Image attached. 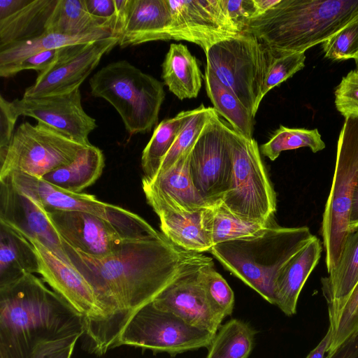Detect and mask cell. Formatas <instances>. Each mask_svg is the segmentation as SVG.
<instances>
[{
    "mask_svg": "<svg viewBox=\"0 0 358 358\" xmlns=\"http://www.w3.org/2000/svg\"><path fill=\"white\" fill-rule=\"evenodd\" d=\"M64 244L72 266L92 287L103 313L95 335L85 346L99 356L117 347L131 317L152 302L184 266L201 254L176 245L162 232L127 240L103 258Z\"/></svg>",
    "mask_w": 358,
    "mask_h": 358,
    "instance_id": "cell-1",
    "label": "cell"
},
{
    "mask_svg": "<svg viewBox=\"0 0 358 358\" xmlns=\"http://www.w3.org/2000/svg\"><path fill=\"white\" fill-rule=\"evenodd\" d=\"M83 333L82 317L35 274L0 288V358H29L41 343Z\"/></svg>",
    "mask_w": 358,
    "mask_h": 358,
    "instance_id": "cell-2",
    "label": "cell"
},
{
    "mask_svg": "<svg viewBox=\"0 0 358 358\" xmlns=\"http://www.w3.org/2000/svg\"><path fill=\"white\" fill-rule=\"evenodd\" d=\"M358 17V0H280L251 19L242 33L274 57L305 52Z\"/></svg>",
    "mask_w": 358,
    "mask_h": 358,
    "instance_id": "cell-3",
    "label": "cell"
},
{
    "mask_svg": "<svg viewBox=\"0 0 358 358\" xmlns=\"http://www.w3.org/2000/svg\"><path fill=\"white\" fill-rule=\"evenodd\" d=\"M307 227L275 223L258 235L213 245L210 252L232 274L271 304L282 266L314 238Z\"/></svg>",
    "mask_w": 358,
    "mask_h": 358,
    "instance_id": "cell-4",
    "label": "cell"
},
{
    "mask_svg": "<svg viewBox=\"0 0 358 358\" xmlns=\"http://www.w3.org/2000/svg\"><path fill=\"white\" fill-rule=\"evenodd\" d=\"M91 94L110 103L130 135L150 131L165 99L164 83L127 60L109 63L89 80Z\"/></svg>",
    "mask_w": 358,
    "mask_h": 358,
    "instance_id": "cell-5",
    "label": "cell"
},
{
    "mask_svg": "<svg viewBox=\"0 0 358 358\" xmlns=\"http://www.w3.org/2000/svg\"><path fill=\"white\" fill-rule=\"evenodd\" d=\"M206 69L229 89L255 117L264 81L274 57L251 34L220 41L205 52Z\"/></svg>",
    "mask_w": 358,
    "mask_h": 358,
    "instance_id": "cell-6",
    "label": "cell"
},
{
    "mask_svg": "<svg viewBox=\"0 0 358 358\" xmlns=\"http://www.w3.org/2000/svg\"><path fill=\"white\" fill-rule=\"evenodd\" d=\"M357 179L358 116H348L338 140L332 185L321 227L328 273L336 267L350 231L351 200Z\"/></svg>",
    "mask_w": 358,
    "mask_h": 358,
    "instance_id": "cell-7",
    "label": "cell"
},
{
    "mask_svg": "<svg viewBox=\"0 0 358 358\" xmlns=\"http://www.w3.org/2000/svg\"><path fill=\"white\" fill-rule=\"evenodd\" d=\"M229 132L233 157L232 178L229 190L221 202L241 219L255 222L274 220L276 195L257 141L230 127Z\"/></svg>",
    "mask_w": 358,
    "mask_h": 358,
    "instance_id": "cell-8",
    "label": "cell"
},
{
    "mask_svg": "<svg viewBox=\"0 0 358 358\" xmlns=\"http://www.w3.org/2000/svg\"><path fill=\"white\" fill-rule=\"evenodd\" d=\"M86 147L45 124L25 122L15 131L7 149L0 152V179L13 172L42 178L73 161Z\"/></svg>",
    "mask_w": 358,
    "mask_h": 358,
    "instance_id": "cell-9",
    "label": "cell"
},
{
    "mask_svg": "<svg viewBox=\"0 0 358 358\" xmlns=\"http://www.w3.org/2000/svg\"><path fill=\"white\" fill-rule=\"evenodd\" d=\"M215 335L157 308L152 301L131 317L120 335L117 347L131 345L175 356L208 347Z\"/></svg>",
    "mask_w": 358,
    "mask_h": 358,
    "instance_id": "cell-10",
    "label": "cell"
},
{
    "mask_svg": "<svg viewBox=\"0 0 358 358\" xmlns=\"http://www.w3.org/2000/svg\"><path fill=\"white\" fill-rule=\"evenodd\" d=\"M4 178H7L17 189L30 196L46 211H82L94 214L141 238L159 234L137 214L101 201L94 195L69 192L42 178L22 173L13 172Z\"/></svg>",
    "mask_w": 358,
    "mask_h": 358,
    "instance_id": "cell-11",
    "label": "cell"
},
{
    "mask_svg": "<svg viewBox=\"0 0 358 358\" xmlns=\"http://www.w3.org/2000/svg\"><path fill=\"white\" fill-rule=\"evenodd\" d=\"M229 127L215 111L190 152L192 182L210 206L223 199L231 185L233 157Z\"/></svg>",
    "mask_w": 358,
    "mask_h": 358,
    "instance_id": "cell-12",
    "label": "cell"
},
{
    "mask_svg": "<svg viewBox=\"0 0 358 358\" xmlns=\"http://www.w3.org/2000/svg\"><path fill=\"white\" fill-rule=\"evenodd\" d=\"M34 246L43 280L83 318L85 346L92 341L103 319L94 292L84 276L35 240Z\"/></svg>",
    "mask_w": 358,
    "mask_h": 358,
    "instance_id": "cell-13",
    "label": "cell"
},
{
    "mask_svg": "<svg viewBox=\"0 0 358 358\" xmlns=\"http://www.w3.org/2000/svg\"><path fill=\"white\" fill-rule=\"evenodd\" d=\"M210 260L201 253L187 263L152 303L193 326L216 334L223 320L210 306L202 280L203 269Z\"/></svg>",
    "mask_w": 358,
    "mask_h": 358,
    "instance_id": "cell-14",
    "label": "cell"
},
{
    "mask_svg": "<svg viewBox=\"0 0 358 358\" xmlns=\"http://www.w3.org/2000/svg\"><path fill=\"white\" fill-rule=\"evenodd\" d=\"M118 36L61 48L55 64L46 72L38 74L33 85L22 96L39 97L63 94L80 87L99 64L102 57L117 45Z\"/></svg>",
    "mask_w": 358,
    "mask_h": 358,
    "instance_id": "cell-15",
    "label": "cell"
},
{
    "mask_svg": "<svg viewBox=\"0 0 358 358\" xmlns=\"http://www.w3.org/2000/svg\"><path fill=\"white\" fill-rule=\"evenodd\" d=\"M12 103L19 116L32 117L76 142L92 145L88 136L97 125L82 106L80 87L63 94L22 96Z\"/></svg>",
    "mask_w": 358,
    "mask_h": 358,
    "instance_id": "cell-16",
    "label": "cell"
},
{
    "mask_svg": "<svg viewBox=\"0 0 358 358\" xmlns=\"http://www.w3.org/2000/svg\"><path fill=\"white\" fill-rule=\"evenodd\" d=\"M172 40L186 41L206 52L215 43L238 33L228 20L220 0H166Z\"/></svg>",
    "mask_w": 358,
    "mask_h": 358,
    "instance_id": "cell-17",
    "label": "cell"
},
{
    "mask_svg": "<svg viewBox=\"0 0 358 358\" xmlns=\"http://www.w3.org/2000/svg\"><path fill=\"white\" fill-rule=\"evenodd\" d=\"M0 222L28 241L39 242L72 265L64 241L47 212L30 196L17 189L7 178L0 179Z\"/></svg>",
    "mask_w": 358,
    "mask_h": 358,
    "instance_id": "cell-18",
    "label": "cell"
},
{
    "mask_svg": "<svg viewBox=\"0 0 358 358\" xmlns=\"http://www.w3.org/2000/svg\"><path fill=\"white\" fill-rule=\"evenodd\" d=\"M46 212L65 243L93 257H107L124 241L141 238L94 214L82 211Z\"/></svg>",
    "mask_w": 358,
    "mask_h": 358,
    "instance_id": "cell-19",
    "label": "cell"
},
{
    "mask_svg": "<svg viewBox=\"0 0 358 358\" xmlns=\"http://www.w3.org/2000/svg\"><path fill=\"white\" fill-rule=\"evenodd\" d=\"M143 192L147 202L159 218L162 233L169 241L188 251H210L213 244L203 226V210L187 211L150 191Z\"/></svg>",
    "mask_w": 358,
    "mask_h": 358,
    "instance_id": "cell-20",
    "label": "cell"
},
{
    "mask_svg": "<svg viewBox=\"0 0 358 358\" xmlns=\"http://www.w3.org/2000/svg\"><path fill=\"white\" fill-rule=\"evenodd\" d=\"M171 14L166 0H127L117 45L121 48L170 41Z\"/></svg>",
    "mask_w": 358,
    "mask_h": 358,
    "instance_id": "cell-21",
    "label": "cell"
},
{
    "mask_svg": "<svg viewBox=\"0 0 358 358\" xmlns=\"http://www.w3.org/2000/svg\"><path fill=\"white\" fill-rule=\"evenodd\" d=\"M321 282L329 307V327L332 329L358 282V228L350 230L336 267Z\"/></svg>",
    "mask_w": 358,
    "mask_h": 358,
    "instance_id": "cell-22",
    "label": "cell"
},
{
    "mask_svg": "<svg viewBox=\"0 0 358 358\" xmlns=\"http://www.w3.org/2000/svg\"><path fill=\"white\" fill-rule=\"evenodd\" d=\"M322 244L315 236L280 269L275 283V305L286 315L296 313L299 294L319 262Z\"/></svg>",
    "mask_w": 358,
    "mask_h": 358,
    "instance_id": "cell-23",
    "label": "cell"
},
{
    "mask_svg": "<svg viewBox=\"0 0 358 358\" xmlns=\"http://www.w3.org/2000/svg\"><path fill=\"white\" fill-rule=\"evenodd\" d=\"M192 148L152 180L142 178L143 189L149 190L187 211H199L210 207L196 189L191 178L189 157Z\"/></svg>",
    "mask_w": 358,
    "mask_h": 358,
    "instance_id": "cell-24",
    "label": "cell"
},
{
    "mask_svg": "<svg viewBox=\"0 0 358 358\" xmlns=\"http://www.w3.org/2000/svg\"><path fill=\"white\" fill-rule=\"evenodd\" d=\"M38 273L39 264L33 245L0 222V288L27 275Z\"/></svg>",
    "mask_w": 358,
    "mask_h": 358,
    "instance_id": "cell-25",
    "label": "cell"
},
{
    "mask_svg": "<svg viewBox=\"0 0 358 358\" xmlns=\"http://www.w3.org/2000/svg\"><path fill=\"white\" fill-rule=\"evenodd\" d=\"M162 77L180 100L197 97L202 75L196 58L182 43H171L162 63Z\"/></svg>",
    "mask_w": 358,
    "mask_h": 358,
    "instance_id": "cell-26",
    "label": "cell"
},
{
    "mask_svg": "<svg viewBox=\"0 0 358 358\" xmlns=\"http://www.w3.org/2000/svg\"><path fill=\"white\" fill-rule=\"evenodd\" d=\"M104 166L103 152L92 145L82 149L73 161L48 173L42 179L69 192L81 193L98 180Z\"/></svg>",
    "mask_w": 358,
    "mask_h": 358,
    "instance_id": "cell-27",
    "label": "cell"
},
{
    "mask_svg": "<svg viewBox=\"0 0 358 358\" xmlns=\"http://www.w3.org/2000/svg\"><path fill=\"white\" fill-rule=\"evenodd\" d=\"M100 31H110L116 35L115 23L90 14L85 0H58L45 25V33L66 36Z\"/></svg>",
    "mask_w": 358,
    "mask_h": 358,
    "instance_id": "cell-28",
    "label": "cell"
},
{
    "mask_svg": "<svg viewBox=\"0 0 358 358\" xmlns=\"http://www.w3.org/2000/svg\"><path fill=\"white\" fill-rule=\"evenodd\" d=\"M58 0H31L0 20V48L29 40L45 33V25Z\"/></svg>",
    "mask_w": 358,
    "mask_h": 358,
    "instance_id": "cell-29",
    "label": "cell"
},
{
    "mask_svg": "<svg viewBox=\"0 0 358 358\" xmlns=\"http://www.w3.org/2000/svg\"><path fill=\"white\" fill-rule=\"evenodd\" d=\"M203 221L213 246L258 235L276 223L274 220L255 222L241 219L230 212L221 201L203 210Z\"/></svg>",
    "mask_w": 358,
    "mask_h": 358,
    "instance_id": "cell-30",
    "label": "cell"
},
{
    "mask_svg": "<svg viewBox=\"0 0 358 358\" xmlns=\"http://www.w3.org/2000/svg\"><path fill=\"white\" fill-rule=\"evenodd\" d=\"M112 36L116 35L110 31H100L80 36L45 33L40 36L29 40L13 43L0 48V69L6 68L26 57L43 51L58 49L78 43H88Z\"/></svg>",
    "mask_w": 358,
    "mask_h": 358,
    "instance_id": "cell-31",
    "label": "cell"
},
{
    "mask_svg": "<svg viewBox=\"0 0 358 358\" xmlns=\"http://www.w3.org/2000/svg\"><path fill=\"white\" fill-rule=\"evenodd\" d=\"M204 79L208 96L218 115L224 117L236 131L247 138H253L255 117L234 94L206 69Z\"/></svg>",
    "mask_w": 358,
    "mask_h": 358,
    "instance_id": "cell-32",
    "label": "cell"
},
{
    "mask_svg": "<svg viewBox=\"0 0 358 358\" xmlns=\"http://www.w3.org/2000/svg\"><path fill=\"white\" fill-rule=\"evenodd\" d=\"M192 112V110L181 111L172 118L162 120L155 128L150 140L142 152L143 178L147 180L155 178L163 159Z\"/></svg>",
    "mask_w": 358,
    "mask_h": 358,
    "instance_id": "cell-33",
    "label": "cell"
},
{
    "mask_svg": "<svg viewBox=\"0 0 358 358\" xmlns=\"http://www.w3.org/2000/svg\"><path fill=\"white\" fill-rule=\"evenodd\" d=\"M255 331L246 322L232 319L220 327L208 347L206 358H248Z\"/></svg>",
    "mask_w": 358,
    "mask_h": 358,
    "instance_id": "cell-34",
    "label": "cell"
},
{
    "mask_svg": "<svg viewBox=\"0 0 358 358\" xmlns=\"http://www.w3.org/2000/svg\"><path fill=\"white\" fill-rule=\"evenodd\" d=\"M309 148L317 152L325 148L317 129L288 128L280 125L270 139L260 147L261 152L270 160L276 159L282 151Z\"/></svg>",
    "mask_w": 358,
    "mask_h": 358,
    "instance_id": "cell-35",
    "label": "cell"
},
{
    "mask_svg": "<svg viewBox=\"0 0 358 358\" xmlns=\"http://www.w3.org/2000/svg\"><path fill=\"white\" fill-rule=\"evenodd\" d=\"M215 112L213 108L205 107L203 104L192 110V114L183 124L174 143L163 159L157 174L172 166L183 154L193 147L203 127Z\"/></svg>",
    "mask_w": 358,
    "mask_h": 358,
    "instance_id": "cell-36",
    "label": "cell"
},
{
    "mask_svg": "<svg viewBox=\"0 0 358 358\" xmlns=\"http://www.w3.org/2000/svg\"><path fill=\"white\" fill-rule=\"evenodd\" d=\"M202 280L207 299L213 310L222 320L230 315L234 306V292L215 269L213 259L205 265Z\"/></svg>",
    "mask_w": 358,
    "mask_h": 358,
    "instance_id": "cell-37",
    "label": "cell"
},
{
    "mask_svg": "<svg viewBox=\"0 0 358 358\" xmlns=\"http://www.w3.org/2000/svg\"><path fill=\"white\" fill-rule=\"evenodd\" d=\"M325 57L331 60H345L358 57V17L324 41Z\"/></svg>",
    "mask_w": 358,
    "mask_h": 358,
    "instance_id": "cell-38",
    "label": "cell"
},
{
    "mask_svg": "<svg viewBox=\"0 0 358 358\" xmlns=\"http://www.w3.org/2000/svg\"><path fill=\"white\" fill-rule=\"evenodd\" d=\"M304 52H295L273 57L268 69L262 90L261 99L273 88L291 78L305 66Z\"/></svg>",
    "mask_w": 358,
    "mask_h": 358,
    "instance_id": "cell-39",
    "label": "cell"
},
{
    "mask_svg": "<svg viewBox=\"0 0 358 358\" xmlns=\"http://www.w3.org/2000/svg\"><path fill=\"white\" fill-rule=\"evenodd\" d=\"M331 330L329 352L334 350L358 330V282L341 310L336 323Z\"/></svg>",
    "mask_w": 358,
    "mask_h": 358,
    "instance_id": "cell-40",
    "label": "cell"
},
{
    "mask_svg": "<svg viewBox=\"0 0 358 358\" xmlns=\"http://www.w3.org/2000/svg\"><path fill=\"white\" fill-rule=\"evenodd\" d=\"M335 106L345 117L358 116V71H350L335 90Z\"/></svg>",
    "mask_w": 358,
    "mask_h": 358,
    "instance_id": "cell-41",
    "label": "cell"
},
{
    "mask_svg": "<svg viewBox=\"0 0 358 358\" xmlns=\"http://www.w3.org/2000/svg\"><path fill=\"white\" fill-rule=\"evenodd\" d=\"M61 52L58 49L43 51L28 57L20 62L0 69V76L2 78L12 77L24 70H35L38 74L48 71L57 61Z\"/></svg>",
    "mask_w": 358,
    "mask_h": 358,
    "instance_id": "cell-42",
    "label": "cell"
},
{
    "mask_svg": "<svg viewBox=\"0 0 358 358\" xmlns=\"http://www.w3.org/2000/svg\"><path fill=\"white\" fill-rule=\"evenodd\" d=\"M228 20L238 32L242 33L248 22L256 16L253 0H220Z\"/></svg>",
    "mask_w": 358,
    "mask_h": 358,
    "instance_id": "cell-43",
    "label": "cell"
},
{
    "mask_svg": "<svg viewBox=\"0 0 358 358\" xmlns=\"http://www.w3.org/2000/svg\"><path fill=\"white\" fill-rule=\"evenodd\" d=\"M81 334L59 338L38 345L29 358H71Z\"/></svg>",
    "mask_w": 358,
    "mask_h": 358,
    "instance_id": "cell-44",
    "label": "cell"
},
{
    "mask_svg": "<svg viewBox=\"0 0 358 358\" xmlns=\"http://www.w3.org/2000/svg\"><path fill=\"white\" fill-rule=\"evenodd\" d=\"M19 115L12 101L0 96V152L8 147L15 132V125Z\"/></svg>",
    "mask_w": 358,
    "mask_h": 358,
    "instance_id": "cell-45",
    "label": "cell"
},
{
    "mask_svg": "<svg viewBox=\"0 0 358 358\" xmlns=\"http://www.w3.org/2000/svg\"><path fill=\"white\" fill-rule=\"evenodd\" d=\"M87 11L98 17L111 21L117 27V13L114 0H85Z\"/></svg>",
    "mask_w": 358,
    "mask_h": 358,
    "instance_id": "cell-46",
    "label": "cell"
},
{
    "mask_svg": "<svg viewBox=\"0 0 358 358\" xmlns=\"http://www.w3.org/2000/svg\"><path fill=\"white\" fill-rule=\"evenodd\" d=\"M326 358H358V330L329 352Z\"/></svg>",
    "mask_w": 358,
    "mask_h": 358,
    "instance_id": "cell-47",
    "label": "cell"
},
{
    "mask_svg": "<svg viewBox=\"0 0 358 358\" xmlns=\"http://www.w3.org/2000/svg\"><path fill=\"white\" fill-rule=\"evenodd\" d=\"M31 0H0V20L15 13Z\"/></svg>",
    "mask_w": 358,
    "mask_h": 358,
    "instance_id": "cell-48",
    "label": "cell"
},
{
    "mask_svg": "<svg viewBox=\"0 0 358 358\" xmlns=\"http://www.w3.org/2000/svg\"><path fill=\"white\" fill-rule=\"evenodd\" d=\"M331 335L332 330L329 327L324 337L317 345L310 352L306 358H326L331 340Z\"/></svg>",
    "mask_w": 358,
    "mask_h": 358,
    "instance_id": "cell-49",
    "label": "cell"
},
{
    "mask_svg": "<svg viewBox=\"0 0 358 358\" xmlns=\"http://www.w3.org/2000/svg\"><path fill=\"white\" fill-rule=\"evenodd\" d=\"M349 225L350 230L358 228V179L352 196Z\"/></svg>",
    "mask_w": 358,
    "mask_h": 358,
    "instance_id": "cell-50",
    "label": "cell"
},
{
    "mask_svg": "<svg viewBox=\"0 0 358 358\" xmlns=\"http://www.w3.org/2000/svg\"><path fill=\"white\" fill-rule=\"evenodd\" d=\"M256 8V16L260 15L278 3L280 0H253ZM254 18V17H253Z\"/></svg>",
    "mask_w": 358,
    "mask_h": 358,
    "instance_id": "cell-51",
    "label": "cell"
},
{
    "mask_svg": "<svg viewBox=\"0 0 358 358\" xmlns=\"http://www.w3.org/2000/svg\"><path fill=\"white\" fill-rule=\"evenodd\" d=\"M357 69L358 71V57L355 59Z\"/></svg>",
    "mask_w": 358,
    "mask_h": 358,
    "instance_id": "cell-52",
    "label": "cell"
}]
</instances>
